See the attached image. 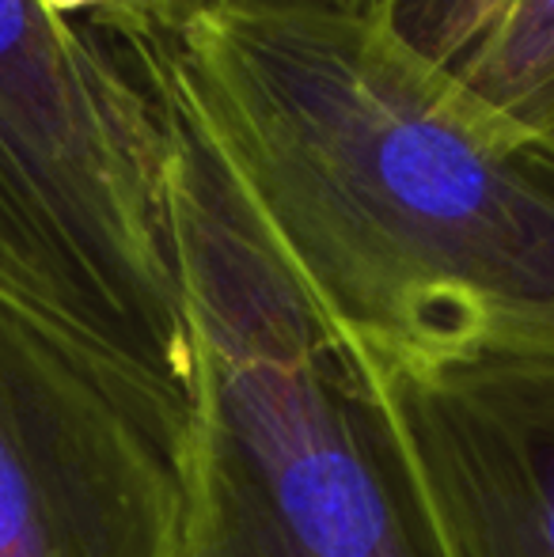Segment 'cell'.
<instances>
[{
	"mask_svg": "<svg viewBox=\"0 0 554 557\" xmlns=\"http://www.w3.org/2000/svg\"><path fill=\"white\" fill-rule=\"evenodd\" d=\"M119 46L194 107L377 372L554 360V145L475 103L384 4L217 0Z\"/></svg>",
	"mask_w": 554,
	"mask_h": 557,
	"instance_id": "obj_1",
	"label": "cell"
},
{
	"mask_svg": "<svg viewBox=\"0 0 554 557\" xmlns=\"http://www.w3.org/2000/svg\"><path fill=\"white\" fill-rule=\"evenodd\" d=\"M140 73L175 148L194 342L178 557H452L380 372L281 258L194 107Z\"/></svg>",
	"mask_w": 554,
	"mask_h": 557,
	"instance_id": "obj_2",
	"label": "cell"
},
{
	"mask_svg": "<svg viewBox=\"0 0 554 557\" xmlns=\"http://www.w3.org/2000/svg\"><path fill=\"white\" fill-rule=\"evenodd\" d=\"M0 300L134 383L183 433L194 342L163 103L50 0H0Z\"/></svg>",
	"mask_w": 554,
	"mask_h": 557,
	"instance_id": "obj_3",
	"label": "cell"
},
{
	"mask_svg": "<svg viewBox=\"0 0 554 557\" xmlns=\"http://www.w3.org/2000/svg\"><path fill=\"white\" fill-rule=\"evenodd\" d=\"M183 447L134 383L0 300V557H178Z\"/></svg>",
	"mask_w": 554,
	"mask_h": 557,
	"instance_id": "obj_4",
	"label": "cell"
},
{
	"mask_svg": "<svg viewBox=\"0 0 554 557\" xmlns=\"http://www.w3.org/2000/svg\"><path fill=\"white\" fill-rule=\"evenodd\" d=\"M452 557H554V360L380 372Z\"/></svg>",
	"mask_w": 554,
	"mask_h": 557,
	"instance_id": "obj_5",
	"label": "cell"
},
{
	"mask_svg": "<svg viewBox=\"0 0 554 557\" xmlns=\"http://www.w3.org/2000/svg\"><path fill=\"white\" fill-rule=\"evenodd\" d=\"M392 27L475 103L554 145V0H464Z\"/></svg>",
	"mask_w": 554,
	"mask_h": 557,
	"instance_id": "obj_6",
	"label": "cell"
},
{
	"mask_svg": "<svg viewBox=\"0 0 554 557\" xmlns=\"http://www.w3.org/2000/svg\"><path fill=\"white\" fill-rule=\"evenodd\" d=\"M65 20L81 23V27L96 30V35L111 38V42H126L145 30L168 27V23L183 20V15L198 12L217 0H50ZM338 4L372 8L384 0H338Z\"/></svg>",
	"mask_w": 554,
	"mask_h": 557,
	"instance_id": "obj_7",
	"label": "cell"
},
{
	"mask_svg": "<svg viewBox=\"0 0 554 557\" xmlns=\"http://www.w3.org/2000/svg\"><path fill=\"white\" fill-rule=\"evenodd\" d=\"M456 4H464V0H384L387 20L392 23H415V20H426V15L448 12V8H456Z\"/></svg>",
	"mask_w": 554,
	"mask_h": 557,
	"instance_id": "obj_8",
	"label": "cell"
}]
</instances>
